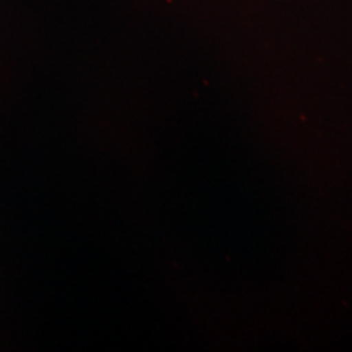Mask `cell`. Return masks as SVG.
Listing matches in <instances>:
<instances>
[]
</instances>
